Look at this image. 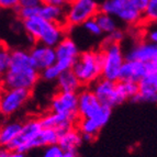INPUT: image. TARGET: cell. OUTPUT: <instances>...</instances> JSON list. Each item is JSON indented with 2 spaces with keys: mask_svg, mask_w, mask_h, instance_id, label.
I'll return each instance as SVG.
<instances>
[{
  "mask_svg": "<svg viewBox=\"0 0 157 157\" xmlns=\"http://www.w3.org/2000/svg\"><path fill=\"white\" fill-rule=\"evenodd\" d=\"M40 79V71L32 65L29 51L23 48L11 50L10 65L0 79L1 88H20L32 91Z\"/></svg>",
  "mask_w": 157,
  "mask_h": 157,
  "instance_id": "6da1fadb",
  "label": "cell"
},
{
  "mask_svg": "<svg viewBox=\"0 0 157 157\" xmlns=\"http://www.w3.org/2000/svg\"><path fill=\"white\" fill-rule=\"evenodd\" d=\"M26 35L33 43H40L55 47L65 36L68 29L65 24L46 21L40 17L26 19L22 21Z\"/></svg>",
  "mask_w": 157,
  "mask_h": 157,
  "instance_id": "7a4b0ae2",
  "label": "cell"
},
{
  "mask_svg": "<svg viewBox=\"0 0 157 157\" xmlns=\"http://www.w3.org/2000/svg\"><path fill=\"white\" fill-rule=\"evenodd\" d=\"M79 118H90L103 128L111 118L112 108L100 103L89 87H82L78 91V105H77Z\"/></svg>",
  "mask_w": 157,
  "mask_h": 157,
  "instance_id": "3957f363",
  "label": "cell"
},
{
  "mask_svg": "<svg viewBox=\"0 0 157 157\" xmlns=\"http://www.w3.org/2000/svg\"><path fill=\"white\" fill-rule=\"evenodd\" d=\"M71 71L82 87H90L101 77V54L100 51H86L79 54Z\"/></svg>",
  "mask_w": 157,
  "mask_h": 157,
  "instance_id": "277c9868",
  "label": "cell"
},
{
  "mask_svg": "<svg viewBox=\"0 0 157 157\" xmlns=\"http://www.w3.org/2000/svg\"><path fill=\"white\" fill-rule=\"evenodd\" d=\"M99 51L101 54V77L118 81L120 69L125 60L121 43L105 40Z\"/></svg>",
  "mask_w": 157,
  "mask_h": 157,
  "instance_id": "5b68a950",
  "label": "cell"
},
{
  "mask_svg": "<svg viewBox=\"0 0 157 157\" xmlns=\"http://www.w3.org/2000/svg\"><path fill=\"white\" fill-rule=\"evenodd\" d=\"M99 12L98 0H73L65 5V22L68 30L82 25L87 20L92 19Z\"/></svg>",
  "mask_w": 157,
  "mask_h": 157,
  "instance_id": "8992f818",
  "label": "cell"
},
{
  "mask_svg": "<svg viewBox=\"0 0 157 157\" xmlns=\"http://www.w3.org/2000/svg\"><path fill=\"white\" fill-rule=\"evenodd\" d=\"M99 11L118 18L128 25L142 24V13L134 7L132 0H103Z\"/></svg>",
  "mask_w": 157,
  "mask_h": 157,
  "instance_id": "52a82bcc",
  "label": "cell"
},
{
  "mask_svg": "<svg viewBox=\"0 0 157 157\" xmlns=\"http://www.w3.org/2000/svg\"><path fill=\"white\" fill-rule=\"evenodd\" d=\"M32 91L20 88L0 89V115L9 118L20 111L31 99Z\"/></svg>",
  "mask_w": 157,
  "mask_h": 157,
  "instance_id": "ba28073f",
  "label": "cell"
},
{
  "mask_svg": "<svg viewBox=\"0 0 157 157\" xmlns=\"http://www.w3.org/2000/svg\"><path fill=\"white\" fill-rule=\"evenodd\" d=\"M139 91L132 99L134 102H156L157 100V62L147 63V71L137 82Z\"/></svg>",
  "mask_w": 157,
  "mask_h": 157,
  "instance_id": "9c48e42d",
  "label": "cell"
},
{
  "mask_svg": "<svg viewBox=\"0 0 157 157\" xmlns=\"http://www.w3.org/2000/svg\"><path fill=\"white\" fill-rule=\"evenodd\" d=\"M42 130V125L40 123V120L37 118H32L26 120L24 123H22L21 130L16 140L11 143L8 149L18 151L20 153L25 154L26 152L31 151V144L36 137V135Z\"/></svg>",
  "mask_w": 157,
  "mask_h": 157,
  "instance_id": "30bf717a",
  "label": "cell"
},
{
  "mask_svg": "<svg viewBox=\"0 0 157 157\" xmlns=\"http://www.w3.org/2000/svg\"><path fill=\"white\" fill-rule=\"evenodd\" d=\"M54 48L56 55V67L60 71L71 69L80 54L75 41L71 37L65 36Z\"/></svg>",
  "mask_w": 157,
  "mask_h": 157,
  "instance_id": "8fae6325",
  "label": "cell"
},
{
  "mask_svg": "<svg viewBox=\"0 0 157 157\" xmlns=\"http://www.w3.org/2000/svg\"><path fill=\"white\" fill-rule=\"evenodd\" d=\"M89 88L102 105L113 108L124 102L117 90V81H111L100 77Z\"/></svg>",
  "mask_w": 157,
  "mask_h": 157,
  "instance_id": "7c38bea8",
  "label": "cell"
},
{
  "mask_svg": "<svg viewBox=\"0 0 157 157\" xmlns=\"http://www.w3.org/2000/svg\"><path fill=\"white\" fill-rule=\"evenodd\" d=\"M77 105H78V92L58 91L51 99L50 111L53 113L79 118Z\"/></svg>",
  "mask_w": 157,
  "mask_h": 157,
  "instance_id": "4fadbf2b",
  "label": "cell"
},
{
  "mask_svg": "<svg viewBox=\"0 0 157 157\" xmlns=\"http://www.w3.org/2000/svg\"><path fill=\"white\" fill-rule=\"evenodd\" d=\"M31 63L35 69L39 71H43L48 66H52L56 62L55 48L40 43H34L29 51Z\"/></svg>",
  "mask_w": 157,
  "mask_h": 157,
  "instance_id": "5bb4252c",
  "label": "cell"
},
{
  "mask_svg": "<svg viewBox=\"0 0 157 157\" xmlns=\"http://www.w3.org/2000/svg\"><path fill=\"white\" fill-rule=\"evenodd\" d=\"M124 57L125 59L137 60L144 64L157 62V45L156 43L148 42L146 40H141L133 45Z\"/></svg>",
  "mask_w": 157,
  "mask_h": 157,
  "instance_id": "9a60e30c",
  "label": "cell"
},
{
  "mask_svg": "<svg viewBox=\"0 0 157 157\" xmlns=\"http://www.w3.org/2000/svg\"><path fill=\"white\" fill-rule=\"evenodd\" d=\"M79 118H74V117H68V115L58 114V113L47 112L43 117L39 118L40 123L42 128H53L55 130L58 134L63 133L66 130L76 126L77 121Z\"/></svg>",
  "mask_w": 157,
  "mask_h": 157,
  "instance_id": "2e32d148",
  "label": "cell"
},
{
  "mask_svg": "<svg viewBox=\"0 0 157 157\" xmlns=\"http://www.w3.org/2000/svg\"><path fill=\"white\" fill-rule=\"evenodd\" d=\"M147 71V63H141L137 60L125 59L120 69L119 80H128L139 82Z\"/></svg>",
  "mask_w": 157,
  "mask_h": 157,
  "instance_id": "e0dca14e",
  "label": "cell"
},
{
  "mask_svg": "<svg viewBox=\"0 0 157 157\" xmlns=\"http://www.w3.org/2000/svg\"><path fill=\"white\" fill-rule=\"evenodd\" d=\"M82 136L80 132L75 128H68L63 133L58 134L57 144L64 152H77V149L82 143Z\"/></svg>",
  "mask_w": 157,
  "mask_h": 157,
  "instance_id": "ac0fdd59",
  "label": "cell"
},
{
  "mask_svg": "<svg viewBox=\"0 0 157 157\" xmlns=\"http://www.w3.org/2000/svg\"><path fill=\"white\" fill-rule=\"evenodd\" d=\"M37 17L46 21L62 23L65 22V5H41L39 6Z\"/></svg>",
  "mask_w": 157,
  "mask_h": 157,
  "instance_id": "d6986e66",
  "label": "cell"
},
{
  "mask_svg": "<svg viewBox=\"0 0 157 157\" xmlns=\"http://www.w3.org/2000/svg\"><path fill=\"white\" fill-rule=\"evenodd\" d=\"M57 82L58 91H65V92H78L82 88L81 84L79 82L78 78L74 74L71 69L69 71H62L59 76L56 79Z\"/></svg>",
  "mask_w": 157,
  "mask_h": 157,
  "instance_id": "ffe728a7",
  "label": "cell"
},
{
  "mask_svg": "<svg viewBox=\"0 0 157 157\" xmlns=\"http://www.w3.org/2000/svg\"><path fill=\"white\" fill-rule=\"evenodd\" d=\"M21 126L22 123L18 121H11L0 125V146L8 148L20 133Z\"/></svg>",
  "mask_w": 157,
  "mask_h": 157,
  "instance_id": "44dd1931",
  "label": "cell"
},
{
  "mask_svg": "<svg viewBox=\"0 0 157 157\" xmlns=\"http://www.w3.org/2000/svg\"><path fill=\"white\" fill-rule=\"evenodd\" d=\"M58 141V133L53 128H42L40 133L34 139L31 144V149L41 148V147L48 146L52 144H57Z\"/></svg>",
  "mask_w": 157,
  "mask_h": 157,
  "instance_id": "7402d4cb",
  "label": "cell"
},
{
  "mask_svg": "<svg viewBox=\"0 0 157 157\" xmlns=\"http://www.w3.org/2000/svg\"><path fill=\"white\" fill-rule=\"evenodd\" d=\"M117 90L123 101H126V100H132L137 94L139 87H137V82H134V81L118 80Z\"/></svg>",
  "mask_w": 157,
  "mask_h": 157,
  "instance_id": "603a6c76",
  "label": "cell"
},
{
  "mask_svg": "<svg viewBox=\"0 0 157 157\" xmlns=\"http://www.w3.org/2000/svg\"><path fill=\"white\" fill-rule=\"evenodd\" d=\"M94 19H96V21H97L98 25H99L102 33L110 34L111 32H113L118 28V24H117L114 17L110 16V14H107V13H105V12L99 11V12L96 14Z\"/></svg>",
  "mask_w": 157,
  "mask_h": 157,
  "instance_id": "cb8c5ba5",
  "label": "cell"
},
{
  "mask_svg": "<svg viewBox=\"0 0 157 157\" xmlns=\"http://www.w3.org/2000/svg\"><path fill=\"white\" fill-rule=\"evenodd\" d=\"M157 20V0H149L142 13V24L155 23Z\"/></svg>",
  "mask_w": 157,
  "mask_h": 157,
  "instance_id": "d4e9b609",
  "label": "cell"
},
{
  "mask_svg": "<svg viewBox=\"0 0 157 157\" xmlns=\"http://www.w3.org/2000/svg\"><path fill=\"white\" fill-rule=\"evenodd\" d=\"M11 48L7 44L0 41V79L7 73L10 65Z\"/></svg>",
  "mask_w": 157,
  "mask_h": 157,
  "instance_id": "484cf974",
  "label": "cell"
},
{
  "mask_svg": "<svg viewBox=\"0 0 157 157\" xmlns=\"http://www.w3.org/2000/svg\"><path fill=\"white\" fill-rule=\"evenodd\" d=\"M60 73L62 71L54 64V65L48 66L45 69L40 71V78H42L43 80H46V81H54L57 79V77L59 76Z\"/></svg>",
  "mask_w": 157,
  "mask_h": 157,
  "instance_id": "4316f807",
  "label": "cell"
},
{
  "mask_svg": "<svg viewBox=\"0 0 157 157\" xmlns=\"http://www.w3.org/2000/svg\"><path fill=\"white\" fill-rule=\"evenodd\" d=\"M37 11H39V6L37 7H32V8H17L16 12L19 19H21V21L26 20V19L37 17Z\"/></svg>",
  "mask_w": 157,
  "mask_h": 157,
  "instance_id": "83f0119b",
  "label": "cell"
},
{
  "mask_svg": "<svg viewBox=\"0 0 157 157\" xmlns=\"http://www.w3.org/2000/svg\"><path fill=\"white\" fill-rule=\"evenodd\" d=\"M43 148H44V151H43L42 157H63L64 155V151L60 148L58 144L48 145V146H45Z\"/></svg>",
  "mask_w": 157,
  "mask_h": 157,
  "instance_id": "f1b7e54d",
  "label": "cell"
},
{
  "mask_svg": "<svg viewBox=\"0 0 157 157\" xmlns=\"http://www.w3.org/2000/svg\"><path fill=\"white\" fill-rule=\"evenodd\" d=\"M82 26H84V29L86 30L88 33L94 35V36H99V35L102 34L101 30H100L99 25H98L97 21H96V19L94 18L87 20V21L82 24Z\"/></svg>",
  "mask_w": 157,
  "mask_h": 157,
  "instance_id": "f546056e",
  "label": "cell"
},
{
  "mask_svg": "<svg viewBox=\"0 0 157 157\" xmlns=\"http://www.w3.org/2000/svg\"><path fill=\"white\" fill-rule=\"evenodd\" d=\"M125 37V34L122 30H120L119 28L114 30L113 32H111L110 34H108L107 40L108 41H111V42H115V43H121Z\"/></svg>",
  "mask_w": 157,
  "mask_h": 157,
  "instance_id": "4dcf8cb0",
  "label": "cell"
},
{
  "mask_svg": "<svg viewBox=\"0 0 157 157\" xmlns=\"http://www.w3.org/2000/svg\"><path fill=\"white\" fill-rule=\"evenodd\" d=\"M18 8V0H0V9L16 10Z\"/></svg>",
  "mask_w": 157,
  "mask_h": 157,
  "instance_id": "1f68e13d",
  "label": "cell"
},
{
  "mask_svg": "<svg viewBox=\"0 0 157 157\" xmlns=\"http://www.w3.org/2000/svg\"><path fill=\"white\" fill-rule=\"evenodd\" d=\"M41 5L40 0H18V8H32Z\"/></svg>",
  "mask_w": 157,
  "mask_h": 157,
  "instance_id": "d6a6232c",
  "label": "cell"
},
{
  "mask_svg": "<svg viewBox=\"0 0 157 157\" xmlns=\"http://www.w3.org/2000/svg\"><path fill=\"white\" fill-rule=\"evenodd\" d=\"M144 40L148 41V42L156 43L157 41V31L155 29V26H152V24H149V29L147 30L146 34H145Z\"/></svg>",
  "mask_w": 157,
  "mask_h": 157,
  "instance_id": "836d02e7",
  "label": "cell"
},
{
  "mask_svg": "<svg viewBox=\"0 0 157 157\" xmlns=\"http://www.w3.org/2000/svg\"><path fill=\"white\" fill-rule=\"evenodd\" d=\"M148 1L149 0H132V3H133L134 7H135L140 12L143 13V11H144V9L146 8Z\"/></svg>",
  "mask_w": 157,
  "mask_h": 157,
  "instance_id": "e575fe53",
  "label": "cell"
},
{
  "mask_svg": "<svg viewBox=\"0 0 157 157\" xmlns=\"http://www.w3.org/2000/svg\"><path fill=\"white\" fill-rule=\"evenodd\" d=\"M3 157H24L23 153H20L18 151H12V149H8V152L6 153Z\"/></svg>",
  "mask_w": 157,
  "mask_h": 157,
  "instance_id": "d590c367",
  "label": "cell"
},
{
  "mask_svg": "<svg viewBox=\"0 0 157 157\" xmlns=\"http://www.w3.org/2000/svg\"><path fill=\"white\" fill-rule=\"evenodd\" d=\"M41 3L43 5H65L64 3V0H40Z\"/></svg>",
  "mask_w": 157,
  "mask_h": 157,
  "instance_id": "8d00e7d4",
  "label": "cell"
},
{
  "mask_svg": "<svg viewBox=\"0 0 157 157\" xmlns=\"http://www.w3.org/2000/svg\"><path fill=\"white\" fill-rule=\"evenodd\" d=\"M7 152H8V148L0 146V157H3V156H5L6 153H7Z\"/></svg>",
  "mask_w": 157,
  "mask_h": 157,
  "instance_id": "74e56055",
  "label": "cell"
},
{
  "mask_svg": "<svg viewBox=\"0 0 157 157\" xmlns=\"http://www.w3.org/2000/svg\"><path fill=\"white\" fill-rule=\"evenodd\" d=\"M71 1H73V0H64V3H65V5H67V3L71 2Z\"/></svg>",
  "mask_w": 157,
  "mask_h": 157,
  "instance_id": "f35d334b",
  "label": "cell"
}]
</instances>
